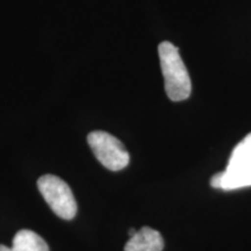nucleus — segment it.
<instances>
[{"label": "nucleus", "instance_id": "nucleus-1", "mask_svg": "<svg viewBox=\"0 0 251 251\" xmlns=\"http://www.w3.org/2000/svg\"><path fill=\"white\" fill-rule=\"evenodd\" d=\"M158 55L166 96L172 101H183L187 99L192 91V84L179 50L171 42L165 41L158 46Z\"/></svg>", "mask_w": 251, "mask_h": 251}, {"label": "nucleus", "instance_id": "nucleus-2", "mask_svg": "<svg viewBox=\"0 0 251 251\" xmlns=\"http://www.w3.org/2000/svg\"><path fill=\"white\" fill-rule=\"evenodd\" d=\"M211 185L225 191L251 186V133L235 147L227 169L213 176Z\"/></svg>", "mask_w": 251, "mask_h": 251}, {"label": "nucleus", "instance_id": "nucleus-3", "mask_svg": "<svg viewBox=\"0 0 251 251\" xmlns=\"http://www.w3.org/2000/svg\"><path fill=\"white\" fill-rule=\"evenodd\" d=\"M37 187L51 211L61 219L76 216L77 202L69 185L54 175H45L37 180Z\"/></svg>", "mask_w": 251, "mask_h": 251}, {"label": "nucleus", "instance_id": "nucleus-4", "mask_svg": "<svg viewBox=\"0 0 251 251\" xmlns=\"http://www.w3.org/2000/svg\"><path fill=\"white\" fill-rule=\"evenodd\" d=\"M87 143L97 159L111 171H120L129 164L130 156L121 141L102 130L87 135Z\"/></svg>", "mask_w": 251, "mask_h": 251}, {"label": "nucleus", "instance_id": "nucleus-5", "mask_svg": "<svg viewBox=\"0 0 251 251\" xmlns=\"http://www.w3.org/2000/svg\"><path fill=\"white\" fill-rule=\"evenodd\" d=\"M164 240L159 231L150 227H142L126 243L125 251H162Z\"/></svg>", "mask_w": 251, "mask_h": 251}, {"label": "nucleus", "instance_id": "nucleus-6", "mask_svg": "<svg viewBox=\"0 0 251 251\" xmlns=\"http://www.w3.org/2000/svg\"><path fill=\"white\" fill-rule=\"evenodd\" d=\"M0 251H49V247L39 234L23 229L15 234L11 248L0 244Z\"/></svg>", "mask_w": 251, "mask_h": 251}, {"label": "nucleus", "instance_id": "nucleus-7", "mask_svg": "<svg viewBox=\"0 0 251 251\" xmlns=\"http://www.w3.org/2000/svg\"><path fill=\"white\" fill-rule=\"evenodd\" d=\"M136 231H137V230H135L134 228H131L130 230H129V233H128V235H129V237H130V236H133V235H134L135 233H136Z\"/></svg>", "mask_w": 251, "mask_h": 251}]
</instances>
